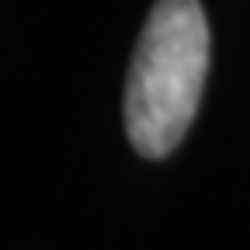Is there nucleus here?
<instances>
[{"label": "nucleus", "instance_id": "1", "mask_svg": "<svg viewBox=\"0 0 250 250\" xmlns=\"http://www.w3.org/2000/svg\"><path fill=\"white\" fill-rule=\"evenodd\" d=\"M208 18L198 0H156L125 80V136L146 160L167 156L195 122L208 77Z\"/></svg>", "mask_w": 250, "mask_h": 250}]
</instances>
